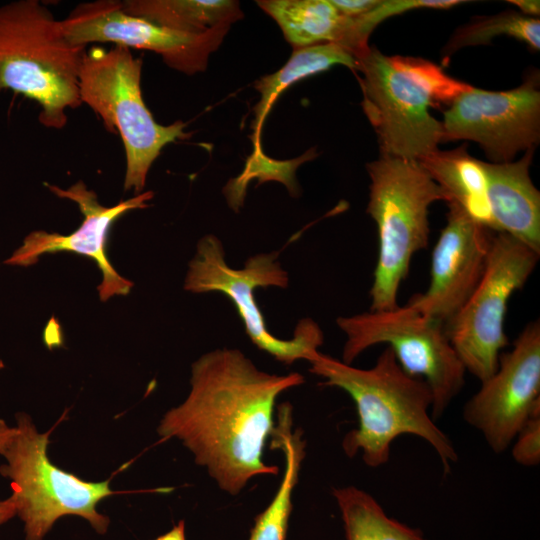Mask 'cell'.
<instances>
[{"label": "cell", "mask_w": 540, "mask_h": 540, "mask_svg": "<svg viewBox=\"0 0 540 540\" xmlns=\"http://www.w3.org/2000/svg\"><path fill=\"white\" fill-rule=\"evenodd\" d=\"M304 380L262 371L238 349L209 351L192 364L189 394L163 415L157 434L181 441L222 491L237 496L253 478L278 474L264 460L276 400Z\"/></svg>", "instance_id": "obj_1"}, {"label": "cell", "mask_w": 540, "mask_h": 540, "mask_svg": "<svg viewBox=\"0 0 540 540\" xmlns=\"http://www.w3.org/2000/svg\"><path fill=\"white\" fill-rule=\"evenodd\" d=\"M309 371L323 379L321 385L342 389L355 403L358 427L342 440L344 453L359 451L372 468L388 462L392 442L410 434L425 440L448 473L458 454L449 437L431 416L432 393L421 378L408 375L387 346L369 369H359L319 352Z\"/></svg>", "instance_id": "obj_2"}, {"label": "cell", "mask_w": 540, "mask_h": 540, "mask_svg": "<svg viewBox=\"0 0 540 540\" xmlns=\"http://www.w3.org/2000/svg\"><path fill=\"white\" fill-rule=\"evenodd\" d=\"M356 71L363 110L386 157L418 161L438 150L443 126L429 107L450 106L471 87L426 59L387 56L375 47L358 60Z\"/></svg>", "instance_id": "obj_3"}, {"label": "cell", "mask_w": 540, "mask_h": 540, "mask_svg": "<svg viewBox=\"0 0 540 540\" xmlns=\"http://www.w3.org/2000/svg\"><path fill=\"white\" fill-rule=\"evenodd\" d=\"M86 47L65 37L60 20L37 0L0 6V90L37 102L40 123L61 129L82 102L79 70Z\"/></svg>", "instance_id": "obj_4"}, {"label": "cell", "mask_w": 540, "mask_h": 540, "mask_svg": "<svg viewBox=\"0 0 540 540\" xmlns=\"http://www.w3.org/2000/svg\"><path fill=\"white\" fill-rule=\"evenodd\" d=\"M366 168L371 180L366 211L379 238L369 311L392 310L399 306L398 291L413 255L428 246L429 206L447 202V196L416 160L380 156Z\"/></svg>", "instance_id": "obj_5"}, {"label": "cell", "mask_w": 540, "mask_h": 540, "mask_svg": "<svg viewBox=\"0 0 540 540\" xmlns=\"http://www.w3.org/2000/svg\"><path fill=\"white\" fill-rule=\"evenodd\" d=\"M142 59L127 47L93 46L83 54L79 70V93L102 120L107 131L122 139L126 172L125 190L142 193L147 174L162 148L185 139V123H157L144 103L141 90Z\"/></svg>", "instance_id": "obj_6"}, {"label": "cell", "mask_w": 540, "mask_h": 540, "mask_svg": "<svg viewBox=\"0 0 540 540\" xmlns=\"http://www.w3.org/2000/svg\"><path fill=\"white\" fill-rule=\"evenodd\" d=\"M52 430L39 432L26 413L16 414L14 432L2 452L6 463L2 476L10 480L16 515L24 524L25 540H44L63 516L85 519L100 535L107 533L110 519L97 504L117 494L111 479L85 481L54 465L48 457Z\"/></svg>", "instance_id": "obj_7"}, {"label": "cell", "mask_w": 540, "mask_h": 540, "mask_svg": "<svg viewBox=\"0 0 540 540\" xmlns=\"http://www.w3.org/2000/svg\"><path fill=\"white\" fill-rule=\"evenodd\" d=\"M346 335L342 362L351 365L366 349L387 344L401 368L423 379L432 393L431 416L439 419L465 384L466 370L445 332L444 324L409 305L338 317Z\"/></svg>", "instance_id": "obj_8"}, {"label": "cell", "mask_w": 540, "mask_h": 540, "mask_svg": "<svg viewBox=\"0 0 540 540\" xmlns=\"http://www.w3.org/2000/svg\"><path fill=\"white\" fill-rule=\"evenodd\" d=\"M277 258L278 252L259 253L248 258L243 268H232L225 260L221 241L209 234L197 243L184 289L197 294H224L233 302L246 334L258 349L285 365L298 360L310 362L324 341L320 326L311 318H303L297 323L291 339H280L268 330L255 299L256 288L288 286V273Z\"/></svg>", "instance_id": "obj_9"}, {"label": "cell", "mask_w": 540, "mask_h": 540, "mask_svg": "<svg viewBox=\"0 0 540 540\" xmlns=\"http://www.w3.org/2000/svg\"><path fill=\"white\" fill-rule=\"evenodd\" d=\"M539 256L514 237L494 232L481 281L464 306L444 325L465 370L480 382L498 368L501 350L509 343L504 330L508 301L524 286Z\"/></svg>", "instance_id": "obj_10"}, {"label": "cell", "mask_w": 540, "mask_h": 540, "mask_svg": "<svg viewBox=\"0 0 540 540\" xmlns=\"http://www.w3.org/2000/svg\"><path fill=\"white\" fill-rule=\"evenodd\" d=\"M442 126L443 141L471 140L493 163L511 162L540 140L538 74L507 91L471 86L444 111Z\"/></svg>", "instance_id": "obj_11"}, {"label": "cell", "mask_w": 540, "mask_h": 540, "mask_svg": "<svg viewBox=\"0 0 540 540\" xmlns=\"http://www.w3.org/2000/svg\"><path fill=\"white\" fill-rule=\"evenodd\" d=\"M540 412V323H528L513 343L501 353L498 368L481 382L466 402L464 420L478 430L490 449L506 451L530 419Z\"/></svg>", "instance_id": "obj_12"}, {"label": "cell", "mask_w": 540, "mask_h": 540, "mask_svg": "<svg viewBox=\"0 0 540 540\" xmlns=\"http://www.w3.org/2000/svg\"><path fill=\"white\" fill-rule=\"evenodd\" d=\"M60 23L65 37L75 46L114 43L150 50L159 54L170 68L187 75L206 69L209 56L230 29L203 34L175 31L128 14L121 1L116 0L81 3Z\"/></svg>", "instance_id": "obj_13"}, {"label": "cell", "mask_w": 540, "mask_h": 540, "mask_svg": "<svg viewBox=\"0 0 540 540\" xmlns=\"http://www.w3.org/2000/svg\"><path fill=\"white\" fill-rule=\"evenodd\" d=\"M47 186L56 196L69 199L78 205L83 215L81 225L68 235L43 230L31 232L4 264L27 267L35 264L44 254L72 252L87 256L97 263L102 272V281L97 288L102 302L113 296L127 295L133 282L122 277L110 263L107 256L109 232L113 223L125 213L146 208L154 193L142 192L112 207H106L99 203L96 193L89 190L81 180L67 189L48 184Z\"/></svg>", "instance_id": "obj_14"}, {"label": "cell", "mask_w": 540, "mask_h": 540, "mask_svg": "<svg viewBox=\"0 0 540 540\" xmlns=\"http://www.w3.org/2000/svg\"><path fill=\"white\" fill-rule=\"evenodd\" d=\"M447 223L431 256L430 284L407 303L423 316L446 324L464 306L481 281L490 251L491 229L448 203Z\"/></svg>", "instance_id": "obj_15"}, {"label": "cell", "mask_w": 540, "mask_h": 540, "mask_svg": "<svg viewBox=\"0 0 540 540\" xmlns=\"http://www.w3.org/2000/svg\"><path fill=\"white\" fill-rule=\"evenodd\" d=\"M534 151H525L515 162L482 161V166L494 231L506 233L540 253V192L529 174Z\"/></svg>", "instance_id": "obj_16"}, {"label": "cell", "mask_w": 540, "mask_h": 540, "mask_svg": "<svg viewBox=\"0 0 540 540\" xmlns=\"http://www.w3.org/2000/svg\"><path fill=\"white\" fill-rule=\"evenodd\" d=\"M270 447L280 450L284 470L279 487L267 507L254 519L248 540H286L292 511V494L298 483L305 457L306 441L303 431L294 428L292 406L284 402L278 406L277 424L270 437Z\"/></svg>", "instance_id": "obj_17"}, {"label": "cell", "mask_w": 540, "mask_h": 540, "mask_svg": "<svg viewBox=\"0 0 540 540\" xmlns=\"http://www.w3.org/2000/svg\"><path fill=\"white\" fill-rule=\"evenodd\" d=\"M466 147L438 149L418 162L444 191L447 204H457L473 220L494 231L482 161L470 156Z\"/></svg>", "instance_id": "obj_18"}, {"label": "cell", "mask_w": 540, "mask_h": 540, "mask_svg": "<svg viewBox=\"0 0 540 540\" xmlns=\"http://www.w3.org/2000/svg\"><path fill=\"white\" fill-rule=\"evenodd\" d=\"M258 6L280 26L295 48L322 43L342 45L349 18L331 0H262Z\"/></svg>", "instance_id": "obj_19"}, {"label": "cell", "mask_w": 540, "mask_h": 540, "mask_svg": "<svg viewBox=\"0 0 540 540\" xmlns=\"http://www.w3.org/2000/svg\"><path fill=\"white\" fill-rule=\"evenodd\" d=\"M121 4L130 15L190 34L230 28L243 16L239 2L232 0H125Z\"/></svg>", "instance_id": "obj_20"}, {"label": "cell", "mask_w": 540, "mask_h": 540, "mask_svg": "<svg viewBox=\"0 0 540 540\" xmlns=\"http://www.w3.org/2000/svg\"><path fill=\"white\" fill-rule=\"evenodd\" d=\"M335 64H342L357 70L358 61L354 55L337 43H322L302 48H295L289 60L278 71L260 78L254 88L260 94V100L254 107V128L256 142L263 122L273 103L280 94L293 83L329 69Z\"/></svg>", "instance_id": "obj_21"}, {"label": "cell", "mask_w": 540, "mask_h": 540, "mask_svg": "<svg viewBox=\"0 0 540 540\" xmlns=\"http://www.w3.org/2000/svg\"><path fill=\"white\" fill-rule=\"evenodd\" d=\"M346 540H429L421 530L389 517L378 501L355 486L336 487Z\"/></svg>", "instance_id": "obj_22"}, {"label": "cell", "mask_w": 540, "mask_h": 540, "mask_svg": "<svg viewBox=\"0 0 540 540\" xmlns=\"http://www.w3.org/2000/svg\"><path fill=\"white\" fill-rule=\"evenodd\" d=\"M499 36L515 38L539 51L540 21L512 11L477 17L454 31L443 49V63L447 65L451 56L462 48L489 44Z\"/></svg>", "instance_id": "obj_23"}, {"label": "cell", "mask_w": 540, "mask_h": 540, "mask_svg": "<svg viewBox=\"0 0 540 540\" xmlns=\"http://www.w3.org/2000/svg\"><path fill=\"white\" fill-rule=\"evenodd\" d=\"M462 3L461 0H379L370 11L349 17V27L342 46L358 61L370 48L368 39L372 31L387 18L414 9H449Z\"/></svg>", "instance_id": "obj_24"}, {"label": "cell", "mask_w": 540, "mask_h": 540, "mask_svg": "<svg viewBox=\"0 0 540 540\" xmlns=\"http://www.w3.org/2000/svg\"><path fill=\"white\" fill-rule=\"evenodd\" d=\"M512 457L525 467L540 463V412L533 414L512 442Z\"/></svg>", "instance_id": "obj_25"}, {"label": "cell", "mask_w": 540, "mask_h": 540, "mask_svg": "<svg viewBox=\"0 0 540 540\" xmlns=\"http://www.w3.org/2000/svg\"><path fill=\"white\" fill-rule=\"evenodd\" d=\"M336 9L346 17H357L377 5L379 0H331Z\"/></svg>", "instance_id": "obj_26"}, {"label": "cell", "mask_w": 540, "mask_h": 540, "mask_svg": "<svg viewBox=\"0 0 540 540\" xmlns=\"http://www.w3.org/2000/svg\"><path fill=\"white\" fill-rule=\"evenodd\" d=\"M508 2L517 6L525 16L536 18L540 14V2L538 0H509Z\"/></svg>", "instance_id": "obj_27"}, {"label": "cell", "mask_w": 540, "mask_h": 540, "mask_svg": "<svg viewBox=\"0 0 540 540\" xmlns=\"http://www.w3.org/2000/svg\"><path fill=\"white\" fill-rule=\"evenodd\" d=\"M16 516V506L11 496L0 501V525Z\"/></svg>", "instance_id": "obj_28"}, {"label": "cell", "mask_w": 540, "mask_h": 540, "mask_svg": "<svg viewBox=\"0 0 540 540\" xmlns=\"http://www.w3.org/2000/svg\"><path fill=\"white\" fill-rule=\"evenodd\" d=\"M153 540H186L185 521L180 520L168 532L158 536Z\"/></svg>", "instance_id": "obj_29"}, {"label": "cell", "mask_w": 540, "mask_h": 540, "mask_svg": "<svg viewBox=\"0 0 540 540\" xmlns=\"http://www.w3.org/2000/svg\"><path fill=\"white\" fill-rule=\"evenodd\" d=\"M14 432V426H9L5 420L0 418V455L6 447Z\"/></svg>", "instance_id": "obj_30"}, {"label": "cell", "mask_w": 540, "mask_h": 540, "mask_svg": "<svg viewBox=\"0 0 540 540\" xmlns=\"http://www.w3.org/2000/svg\"><path fill=\"white\" fill-rule=\"evenodd\" d=\"M4 368V363L3 361L0 359V369Z\"/></svg>", "instance_id": "obj_31"}]
</instances>
